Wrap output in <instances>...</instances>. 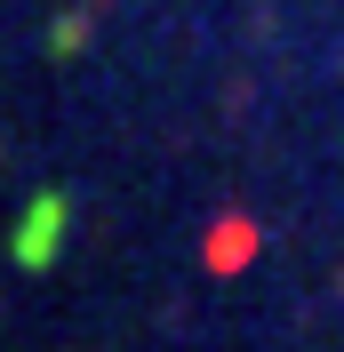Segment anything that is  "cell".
<instances>
[{"label": "cell", "mask_w": 344, "mask_h": 352, "mask_svg": "<svg viewBox=\"0 0 344 352\" xmlns=\"http://www.w3.org/2000/svg\"><path fill=\"white\" fill-rule=\"evenodd\" d=\"M65 232H72V192H41L24 208V224L8 232V256H17L24 272H48V264L65 256Z\"/></svg>", "instance_id": "1"}, {"label": "cell", "mask_w": 344, "mask_h": 352, "mask_svg": "<svg viewBox=\"0 0 344 352\" xmlns=\"http://www.w3.org/2000/svg\"><path fill=\"white\" fill-rule=\"evenodd\" d=\"M248 256H257V224H248V217H224L216 241H208V272H240Z\"/></svg>", "instance_id": "2"}, {"label": "cell", "mask_w": 344, "mask_h": 352, "mask_svg": "<svg viewBox=\"0 0 344 352\" xmlns=\"http://www.w3.org/2000/svg\"><path fill=\"white\" fill-rule=\"evenodd\" d=\"M80 41H88V16H56L48 24V56H80Z\"/></svg>", "instance_id": "3"}]
</instances>
